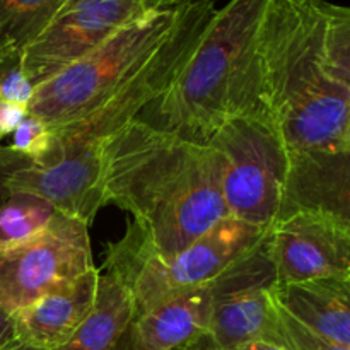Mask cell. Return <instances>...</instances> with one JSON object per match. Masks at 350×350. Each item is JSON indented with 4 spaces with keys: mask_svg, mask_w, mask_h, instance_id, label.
Here are the masks:
<instances>
[{
    "mask_svg": "<svg viewBox=\"0 0 350 350\" xmlns=\"http://www.w3.org/2000/svg\"><path fill=\"white\" fill-rule=\"evenodd\" d=\"M258 101L287 152L282 208L337 211L350 198V9L269 0L256 53Z\"/></svg>",
    "mask_w": 350,
    "mask_h": 350,
    "instance_id": "cell-1",
    "label": "cell"
},
{
    "mask_svg": "<svg viewBox=\"0 0 350 350\" xmlns=\"http://www.w3.org/2000/svg\"><path fill=\"white\" fill-rule=\"evenodd\" d=\"M101 174L106 204L133 215L116 241L130 252L170 258L229 217L217 152L139 120L103 144Z\"/></svg>",
    "mask_w": 350,
    "mask_h": 350,
    "instance_id": "cell-2",
    "label": "cell"
},
{
    "mask_svg": "<svg viewBox=\"0 0 350 350\" xmlns=\"http://www.w3.org/2000/svg\"><path fill=\"white\" fill-rule=\"evenodd\" d=\"M267 3L231 0L217 9L180 75L133 120L208 146L229 116L258 99L256 53Z\"/></svg>",
    "mask_w": 350,
    "mask_h": 350,
    "instance_id": "cell-3",
    "label": "cell"
},
{
    "mask_svg": "<svg viewBox=\"0 0 350 350\" xmlns=\"http://www.w3.org/2000/svg\"><path fill=\"white\" fill-rule=\"evenodd\" d=\"M183 0L123 27L81 60L34 89L27 113L50 129L81 120L122 91L159 55L170 40Z\"/></svg>",
    "mask_w": 350,
    "mask_h": 350,
    "instance_id": "cell-4",
    "label": "cell"
},
{
    "mask_svg": "<svg viewBox=\"0 0 350 350\" xmlns=\"http://www.w3.org/2000/svg\"><path fill=\"white\" fill-rule=\"evenodd\" d=\"M221 163L229 217L270 231L282 207L287 152L260 101L229 116L208 142Z\"/></svg>",
    "mask_w": 350,
    "mask_h": 350,
    "instance_id": "cell-5",
    "label": "cell"
},
{
    "mask_svg": "<svg viewBox=\"0 0 350 350\" xmlns=\"http://www.w3.org/2000/svg\"><path fill=\"white\" fill-rule=\"evenodd\" d=\"M267 234L265 229L226 217L170 258L130 252L111 243L103 269L125 286L137 317L174 294L215 280L258 248Z\"/></svg>",
    "mask_w": 350,
    "mask_h": 350,
    "instance_id": "cell-6",
    "label": "cell"
},
{
    "mask_svg": "<svg viewBox=\"0 0 350 350\" xmlns=\"http://www.w3.org/2000/svg\"><path fill=\"white\" fill-rule=\"evenodd\" d=\"M91 269L89 224L58 212L40 234L0 248V313L9 317Z\"/></svg>",
    "mask_w": 350,
    "mask_h": 350,
    "instance_id": "cell-7",
    "label": "cell"
},
{
    "mask_svg": "<svg viewBox=\"0 0 350 350\" xmlns=\"http://www.w3.org/2000/svg\"><path fill=\"white\" fill-rule=\"evenodd\" d=\"M181 0H65L43 33L23 51L34 89L101 46L123 27Z\"/></svg>",
    "mask_w": 350,
    "mask_h": 350,
    "instance_id": "cell-8",
    "label": "cell"
},
{
    "mask_svg": "<svg viewBox=\"0 0 350 350\" xmlns=\"http://www.w3.org/2000/svg\"><path fill=\"white\" fill-rule=\"evenodd\" d=\"M267 239V238H265ZM275 270L265 241L214 280V306L207 335L208 350H241L253 342H275L277 304L272 289Z\"/></svg>",
    "mask_w": 350,
    "mask_h": 350,
    "instance_id": "cell-9",
    "label": "cell"
},
{
    "mask_svg": "<svg viewBox=\"0 0 350 350\" xmlns=\"http://www.w3.org/2000/svg\"><path fill=\"white\" fill-rule=\"evenodd\" d=\"M29 193L50 202L60 214L91 224L106 205L101 152H64L48 149L31 159L0 147V197Z\"/></svg>",
    "mask_w": 350,
    "mask_h": 350,
    "instance_id": "cell-10",
    "label": "cell"
},
{
    "mask_svg": "<svg viewBox=\"0 0 350 350\" xmlns=\"http://www.w3.org/2000/svg\"><path fill=\"white\" fill-rule=\"evenodd\" d=\"M267 253L277 284L350 280V221L323 211H297L270 228Z\"/></svg>",
    "mask_w": 350,
    "mask_h": 350,
    "instance_id": "cell-11",
    "label": "cell"
},
{
    "mask_svg": "<svg viewBox=\"0 0 350 350\" xmlns=\"http://www.w3.org/2000/svg\"><path fill=\"white\" fill-rule=\"evenodd\" d=\"M98 282L99 270L94 267L9 314L12 340L29 350H55L64 345L94 308Z\"/></svg>",
    "mask_w": 350,
    "mask_h": 350,
    "instance_id": "cell-12",
    "label": "cell"
},
{
    "mask_svg": "<svg viewBox=\"0 0 350 350\" xmlns=\"http://www.w3.org/2000/svg\"><path fill=\"white\" fill-rule=\"evenodd\" d=\"M214 280L167 297L130 325L132 350H183L207 335L214 306Z\"/></svg>",
    "mask_w": 350,
    "mask_h": 350,
    "instance_id": "cell-13",
    "label": "cell"
},
{
    "mask_svg": "<svg viewBox=\"0 0 350 350\" xmlns=\"http://www.w3.org/2000/svg\"><path fill=\"white\" fill-rule=\"evenodd\" d=\"M273 301L289 317L335 344L350 347V280L277 284Z\"/></svg>",
    "mask_w": 350,
    "mask_h": 350,
    "instance_id": "cell-14",
    "label": "cell"
},
{
    "mask_svg": "<svg viewBox=\"0 0 350 350\" xmlns=\"http://www.w3.org/2000/svg\"><path fill=\"white\" fill-rule=\"evenodd\" d=\"M133 318L135 306L125 286L111 273H99L94 308L74 335L55 350H115L129 334Z\"/></svg>",
    "mask_w": 350,
    "mask_h": 350,
    "instance_id": "cell-15",
    "label": "cell"
},
{
    "mask_svg": "<svg viewBox=\"0 0 350 350\" xmlns=\"http://www.w3.org/2000/svg\"><path fill=\"white\" fill-rule=\"evenodd\" d=\"M65 0H0V53L24 51L50 24Z\"/></svg>",
    "mask_w": 350,
    "mask_h": 350,
    "instance_id": "cell-16",
    "label": "cell"
},
{
    "mask_svg": "<svg viewBox=\"0 0 350 350\" xmlns=\"http://www.w3.org/2000/svg\"><path fill=\"white\" fill-rule=\"evenodd\" d=\"M58 214L44 198L29 193L0 197V248L17 245L40 234Z\"/></svg>",
    "mask_w": 350,
    "mask_h": 350,
    "instance_id": "cell-17",
    "label": "cell"
},
{
    "mask_svg": "<svg viewBox=\"0 0 350 350\" xmlns=\"http://www.w3.org/2000/svg\"><path fill=\"white\" fill-rule=\"evenodd\" d=\"M273 344L286 350H350V347L335 344L301 325L280 306H277V328Z\"/></svg>",
    "mask_w": 350,
    "mask_h": 350,
    "instance_id": "cell-18",
    "label": "cell"
},
{
    "mask_svg": "<svg viewBox=\"0 0 350 350\" xmlns=\"http://www.w3.org/2000/svg\"><path fill=\"white\" fill-rule=\"evenodd\" d=\"M34 94L33 82L23 65V51L0 53V101L26 106Z\"/></svg>",
    "mask_w": 350,
    "mask_h": 350,
    "instance_id": "cell-19",
    "label": "cell"
},
{
    "mask_svg": "<svg viewBox=\"0 0 350 350\" xmlns=\"http://www.w3.org/2000/svg\"><path fill=\"white\" fill-rule=\"evenodd\" d=\"M51 142V129L38 116L27 113L12 133V146L16 152L24 154L31 159H40L46 152Z\"/></svg>",
    "mask_w": 350,
    "mask_h": 350,
    "instance_id": "cell-20",
    "label": "cell"
},
{
    "mask_svg": "<svg viewBox=\"0 0 350 350\" xmlns=\"http://www.w3.org/2000/svg\"><path fill=\"white\" fill-rule=\"evenodd\" d=\"M26 106L9 101H0V139L9 135V133H14V130L26 118Z\"/></svg>",
    "mask_w": 350,
    "mask_h": 350,
    "instance_id": "cell-21",
    "label": "cell"
},
{
    "mask_svg": "<svg viewBox=\"0 0 350 350\" xmlns=\"http://www.w3.org/2000/svg\"><path fill=\"white\" fill-rule=\"evenodd\" d=\"M12 342V332H10L9 320H7L5 314L0 313V350H3Z\"/></svg>",
    "mask_w": 350,
    "mask_h": 350,
    "instance_id": "cell-22",
    "label": "cell"
},
{
    "mask_svg": "<svg viewBox=\"0 0 350 350\" xmlns=\"http://www.w3.org/2000/svg\"><path fill=\"white\" fill-rule=\"evenodd\" d=\"M241 350H286L284 347H279L275 344H269V342H253V344L246 345Z\"/></svg>",
    "mask_w": 350,
    "mask_h": 350,
    "instance_id": "cell-23",
    "label": "cell"
},
{
    "mask_svg": "<svg viewBox=\"0 0 350 350\" xmlns=\"http://www.w3.org/2000/svg\"><path fill=\"white\" fill-rule=\"evenodd\" d=\"M3 350H29V349H26V347H23V345H19V344H16V342H12V344L7 345V347L3 349Z\"/></svg>",
    "mask_w": 350,
    "mask_h": 350,
    "instance_id": "cell-24",
    "label": "cell"
},
{
    "mask_svg": "<svg viewBox=\"0 0 350 350\" xmlns=\"http://www.w3.org/2000/svg\"><path fill=\"white\" fill-rule=\"evenodd\" d=\"M183 350H208V349H205L204 345L200 344V342H197V344L190 345V347H187V349H183Z\"/></svg>",
    "mask_w": 350,
    "mask_h": 350,
    "instance_id": "cell-25",
    "label": "cell"
}]
</instances>
